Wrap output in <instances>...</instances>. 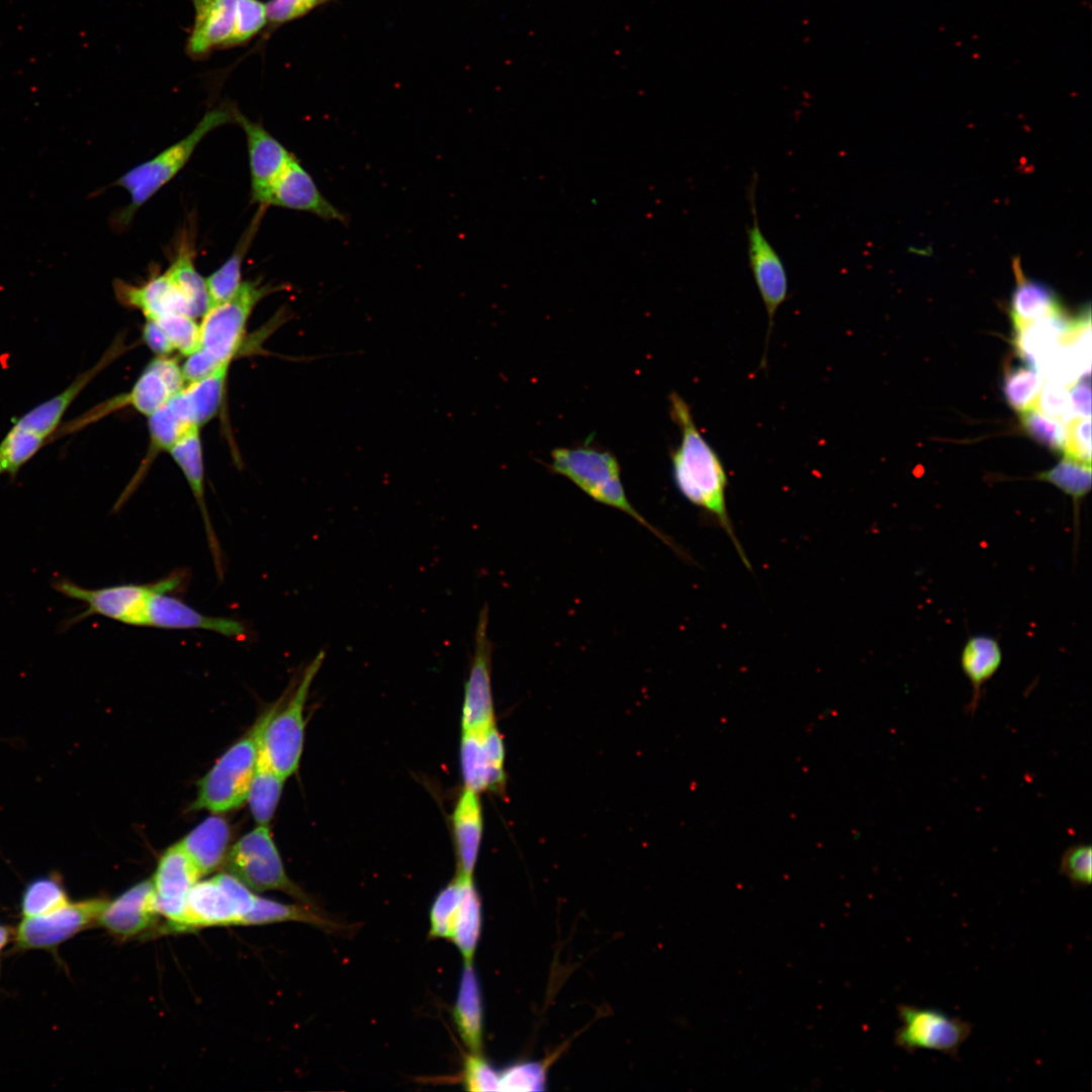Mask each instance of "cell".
I'll return each mask as SVG.
<instances>
[{
	"label": "cell",
	"mask_w": 1092,
	"mask_h": 1092,
	"mask_svg": "<svg viewBox=\"0 0 1092 1092\" xmlns=\"http://www.w3.org/2000/svg\"><path fill=\"white\" fill-rule=\"evenodd\" d=\"M669 413L680 432V442L670 452L671 473L675 487L692 505L709 516L729 537L744 566L751 564L735 533L727 508L729 478L714 447L699 430L690 405L671 392Z\"/></svg>",
	"instance_id": "cell-1"
},
{
	"label": "cell",
	"mask_w": 1092,
	"mask_h": 1092,
	"mask_svg": "<svg viewBox=\"0 0 1092 1092\" xmlns=\"http://www.w3.org/2000/svg\"><path fill=\"white\" fill-rule=\"evenodd\" d=\"M550 469L572 481L594 500L617 509L659 538L679 556L687 557L668 536L651 525L630 503L621 480L616 456L590 444L559 447L551 451Z\"/></svg>",
	"instance_id": "cell-2"
},
{
	"label": "cell",
	"mask_w": 1092,
	"mask_h": 1092,
	"mask_svg": "<svg viewBox=\"0 0 1092 1092\" xmlns=\"http://www.w3.org/2000/svg\"><path fill=\"white\" fill-rule=\"evenodd\" d=\"M298 921L333 930L340 925L320 912L317 907L292 905L261 897L255 898L250 912L243 918L242 925H261L276 922Z\"/></svg>",
	"instance_id": "cell-34"
},
{
	"label": "cell",
	"mask_w": 1092,
	"mask_h": 1092,
	"mask_svg": "<svg viewBox=\"0 0 1092 1092\" xmlns=\"http://www.w3.org/2000/svg\"><path fill=\"white\" fill-rule=\"evenodd\" d=\"M1074 317L1064 308L1029 322L1015 331L1014 347L1023 362L1038 370L1072 328Z\"/></svg>",
	"instance_id": "cell-23"
},
{
	"label": "cell",
	"mask_w": 1092,
	"mask_h": 1092,
	"mask_svg": "<svg viewBox=\"0 0 1092 1092\" xmlns=\"http://www.w3.org/2000/svg\"><path fill=\"white\" fill-rule=\"evenodd\" d=\"M277 288L260 281L242 282L226 301L211 306L199 325V347L220 363L232 362L241 349L247 323L258 302Z\"/></svg>",
	"instance_id": "cell-8"
},
{
	"label": "cell",
	"mask_w": 1092,
	"mask_h": 1092,
	"mask_svg": "<svg viewBox=\"0 0 1092 1092\" xmlns=\"http://www.w3.org/2000/svg\"><path fill=\"white\" fill-rule=\"evenodd\" d=\"M230 365H220L210 375L182 389L194 425L201 427L217 415L225 393Z\"/></svg>",
	"instance_id": "cell-36"
},
{
	"label": "cell",
	"mask_w": 1092,
	"mask_h": 1092,
	"mask_svg": "<svg viewBox=\"0 0 1092 1092\" xmlns=\"http://www.w3.org/2000/svg\"><path fill=\"white\" fill-rule=\"evenodd\" d=\"M149 418L150 446L140 469L117 499V511L129 498L141 480L146 475L156 456L162 451H169L180 436L191 426L185 423L169 405L168 401Z\"/></svg>",
	"instance_id": "cell-29"
},
{
	"label": "cell",
	"mask_w": 1092,
	"mask_h": 1092,
	"mask_svg": "<svg viewBox=\"0 0 1092 1092\" xmlns=\"http://www.w3.org/2000/svg\"><path fill=\"white\" fill-rule=\"evenodd\" d=\"M107 901L103 898L69 901L48 913L23 917L13 932L16 949L56 951L60 944L96 924Z\"/></svg>",
	"instance_id": "cell-10"
},
{
	"label": "cell",
	"mask_w": 1092,
	"mask_h": 1092,
	"mask_svg": "<svg viewBox=\"0 0 1092 1092\" xmlns=\"http://www.w3.org/2000/svg\"><path fill=\"white\" fill-rule=\"evenodd\" d=\"M323 0H270L267 4V19L271 23H282L299 17Z\"/></svg>",
	"instance_id": "cell-52"
},
{
	"label": "cell",
	"mask_w": 1092,
	"mask_h": 1092,
	"mask_svg": "<svg viewBox=\"0 0 1092 1092\" xmlns=\"http://www.w3.org/2000/svg\"><path fill=\"white\" fill-rule=\"evenodd\" d=\"M1014 269L1017 283L1010 301L1013 329L1062 308L1057 295L1048 285L1025 278L1018 265H1014Z\"/></svg>",
	"instance_id": "cell-32"
},
{
	"label": "cell",
	"mask_w": 1092,
	"mask_h": 1092,
	"mask_svg": "<svg viewBox=\"0 0 1092 1092\" xmlns=\"http://www.w3.org/2000/svg\"><path fill=\"white\" fill-rule=\"evenodd\" d=\"M489 610L479 612L474 634L473 653L465 684L461 716L463 732L482 733L493 726V701L490 684L492 643L488 636Z\"/></svg>",
	"instance_id": "cell-12"
},
{
	"label": "cell",
	"mask_w": 1092,
	"mask_h": 1092,
	"mask_svg": "<svg viewBox=\"0 0 1092 1092\" xmlns=\"http://www.w3.org/2000/svg\"><path fill=\"white\" fill-rule=\"evenodd\" d=\"M242 915L214 878L196 882L186 899L185 930L214 925H238Z\"/></svg>",
	"instance_id": "cell-24"
},
{
	"label": "cell",
	"mask_w": 1092,
	"mask_h": 1092,
	"mask_svg": "<svg viewBox=\"0 0 1092 1092\" xmlns=\"http://www.w3.org/2000/svg\"><path fill=\"white\" fill-rule=\"evenodd\" d=\"M168 452L183 472L199 507L216 572L221 578L223 571L220 549L211 526L204 497V465L200 427L191 426L180 436Z\"/></svg>",
	"instance_id": "cell-20"
},
{
	"label": "cell",
	"mask_w": 1092,
	"mask_h": 1092,
	"mask_svg": "<svg viewBox=\"0 0 1092 1092\" xmlns=\"http://www.w3.org/2000/svg\"><path fill=\"white\" fill-rule=\"evenodd\" d=\"M265 206L304 211L325 220H337L344 224L349 220L343 211L322 194L312 177L294 155L273 184Z\"/></svg>",
	"instance_id": "cell-15"
},
{
	"label": "cell",
	"mask_w": 1092,
	"mask_h": 1092,
	"mask_svg": "<svg viewBox=\"0 0 1092 1092\" xmlns=\"http://www.w3.org/2000/svg\"><path fill=\"white\" fill-rule=\"evenodd\" d=\"M118 350L120 347L114 344L92 368L80 373L62 392L17 418L14 424L33 431L50 441L60 428L63 416L72 402L89 382L115 359Z\"/></svg>",
	"instance_id": "cell-22"
},
{
	"label": "cell",
	"mask_w": 1092,
	"mask_h": 1092,
	"mask_svg": "<svg viewBox=\"0 0 1092 1092\" xmlns=\"http://www.w3.org/2000/svg\"><path fill=\"white\" fill-rule=\"evenodd\" d=\"M1090 844H1074L1062 854L1060 874L1065 876L1074 888H1086L1091 884L1092 855Z\"/></svg>",
	"instance_id": "cell-47"
},
{
	"label": "cell",
	"mask_w": 1092,
	"mask_h": 1092,
	"mask_svg": "<svg viewBox=\"0 0 1092 1092\" xmlns=\"http://www.w3.org/2000/svg\"><path fill=\"white\" fill-rule=\"evenodd\" d=\"M154 321L166 333L174 349L181 354L187 356L199 347L200 328L193 316L174 312L161 315Z\"/></svg>",
	"instance_id": "cell-45"
},
{
	"label": "cell",
	"mask_w": 1092,
	"mask_h": 1092,
	"mask_svg": "<svg viewBox=\"0 0 1092 1092\" xmlns=\"http://www.w3.org/2000/svg\"><path fill=\"white\" fill-rule=\"evenodd\" d=\"M285 780L259 752L246 801L257 825L267 826L272 820Z\"/></svg>",
	"instance_id": "cell-33"
},
{
	"label": "cell",
	"mask_w": 1092,
	"mask_h": 1092,
	"mask_svg": "<svg viewBox=\"0 0 1092 1092\" xmlns=\"http://www.w3.org/2000/svg\"><path fill=\"white\" fill-rule=\"evenodd\" d=\"M1066 425L1064 457L1091 465V419L1077 418Z\"/></svg>",
	"instance_id": "cell-50"
},
{
	"label": "cell",
	"mask_w": 1092,
	"mask_h": 1092,
	"mask_svg": "<svg viewBox=\"0 0 1092 1092\" xmlns=\"http://www.w3.org/2000/svg\"><path fill=\"white\" fill-rule=\"evenodd\" d=\"M48 441L43 436L14 424L0 442V475L7 473L15 477Z\"/></svg>",
	"instance_id": "cell-40"
},
{
	"label": "cell",
	"mask_w": 1092,
	"mask_h": 1092,
	"mask_svg": "<svg viewBox=\"0 0 1092 1092\" xmlns=\"http://www.w3.org/2000/svg\"><path fill=\"white\" fill-rule=\"evenodd\" d=\"M185 577L184 573L175 572L153 583H124L100 588H85L62 577L54 580L52 586L65 597L85 605V610L69 621L70 625L99 615L123 624L145 626L150 596L161 588H179L185 582Z\"/></svg>",
	"instance_id": "cell-6"
},
{
	"label": "cell",
	"mask_w": 1092,
	"mask_h": 1092,
	"mask_svg": "<svg viewBox=\"0 0 1092 1092\" xmlns=\"http://www.w3.org/2000/svg\"><path fill=\"white\" fill-rule=\"evenodd\" d=\"M69 901L62 877L58 873H52L39 876L25 885L20 898V910L23 917L37 916Z\"/></svg>",
	"instance_id": "cell-38"
},
{
	"label": "cell",
	"mask_w": 1092,
	"mask_h": 1092,
	"mask_svg": "<svg viewBox=\"0 0 1092 1092\" xmlns=\"http://www.w3.org/2000/svg\"><path fill=\"white\" fill-rule=\"evenodd\" d=\"M462 1075L466 1090L499 1091V1072L489 1064L481 1052H471L466 1056Z\"/></svg>",
	"instance_id": "cell-48"
},
{
	"label": "cell",
	"mask_w": 1092,
	"mask_h": 1092,
	"mask_svg": "<svg viewBox=\"0 0 1092 1092\" xmlns=\"http://www.w3.org/2000/svg\"><path fill=\"white\" fill-rule=\"evenodd\" d=\"M1020 425L1026 435L1055 452H1064L1067 442V425L1051 418L1038 408L1031 407L1020 413Z\"/></svg>",
	"instance_id": "cell-42"
},
{
	"label": "cell",
	"mask_w": 1092,
	"mask_h": 1092,
	"mask_svg": "<svg viewBox=\"0 0 1092 1092\" xmlns=\"http://www.w3.org/2000/svg\"><path fill=\"white\" fill-rule=\"evenodd\" d=\"M902 1025L895 1032V1043L908 1053L933 1050L952 1058L972 1032V1024L932 1008L898 1005Z\"/></svg>",
	"instance_id": "cell-11"
},
{
	"label": "cell",
	"mask_w": 1092,
	"mask_h": 1092,
	"mask_svg": "<svg viewBox=\"0 0 1092 1092\" xmlns=\"http://www.w3.org/2000/svg\"><path fill=\"white\" fill-rule=\"evenodd\" d=\"M230 838L229 823L218 814H213L192 829L178 844L202 876L223 864L230 848Z\"/></svg>",
	"instance_id": "cell-26"
},
{
	"label": "cell",
	"mask_w": 1092,
	"mask_h": 1092,
	"mask_svg": "<svg viewBox=\"0 0 1092 1092\" xmlns=\"http://www.w3.org/2000/svg\"><path fill=\"white\" fill-rule=\"evenodd\" d=\"M1071 410L1074 419L1091 418L1090 374L1080 377L1069 387Z\"/></svg>",
	"instance_id": "cell-54"
},
{
	"label": "cell",
	"mask_w": 1092,
	"mask_h": 1092,
	"mask_svg": "<svg viewBox=\"0 0 1092 1092\" xmlns=\"http://www.w3.org/2000/svg\"><path fill=\"white\" fill-rule=\"evenodd\" d=\"M272 712L262 713L252 728L233 744L198 782L193 810L220 814L240 808L246 801L256 768L261 736Z\"/></svg>",
	"instance_id": "cell-4"
},
{
	"label": "cell",
	"mask_w": 1092,
	"mask_h": 1092,
	"mask_svg": "<svg viewBox=\"0 0 1092 1092\" xmlns=\"http://www.w3.org/2000/svg\"><path fill=\"white\" fill-rule=\"evenodd\" d=\"M1044 381L1041 373L1025 362L1009 366L1003 376L1004 398L1018 413L1034 407Z\"/></svg>",
	"instance_id": "cell-39"
},
{
	"label": "cell",
	"mask_w": 1092,
	"mask_h": 1092,
	"mask_svg": "<svg viewBox=\"0 0 1092 1092\" xmlns=\"http://www.w3.org/2000/svg\"><path fill=\"white\" fill-rule=\"evenodd\" d=\"M165 273L187 297L193 317L202 316L209 308L205 279L197 272L191 244L183 241Z\"/></svg>",
	"instance_id": "cell-37"
},
{
	"label": "cell",
	"mask_w": 1092,
	"mask_h": 1092,
	"mask_svg": "<svg viewBox=\"0 0 1092 1092\" xmlns=\"http://www.w3.org/2000/svg\"><path fill=\"white\" fill-rule=\"evenodd\" d=\"M151 880L135 884L107 901L97 923L115 938L128 939L151 929L158 920Z\"/></svg>",
	"instance_id": "cell-17"
},
{
	"label": "cell",
	"mask_w": 1092,
	"mask_h": 1092,
	"mask_svg": "<svg viewBox=\"0 0 1092 1092\" xmlns=\"http://www.w3.org/2000/svg\"><path fill=\"white\" fill-rule=\"evenodd\" d=\"M1035 407L1044 415L1068 424L1074 420L1071 410L1069 386L1056 381L1045 380L1041 387Z\"/></svg>",
	"instance_id": "cell-49"
},
{
	"label": "cell",
	"mask_w": 1092,
	"mask_h": 1092,
	"mask_svg": "<svg viewBox=\"0 0 1092 1092\" xmlns=\"http://www.w3.org/2000/svg\"><path fill=\"white\" fill-rule=\"evenodd\" d=\"M230 363V362H226ZM216 358L201 348H197L195 351L187 355L185 362L181 369L185 381L189 383L196 382L210 375L220 365Z\"/></svg>",
	"instance_id": "cell-53"
},
{
	"label": "cell",
	"mask_w": 1092,
	"mask_h": 1092,
	"mask_svg": "<svg viewBox=\"0 0 1092 1092\" xmlns=\"http://www.w3.org/2000/svg\"><path fill=\"white\" fill-rule=\"evenodd\" d=\"M265 210L266 208L260 206L259 211L238 242L233 254L218 269L205 278L209 307L226 301L239 290L242 284V264L259 229Z\"/></svg>",
	"instance_id": "cell-31"
},
{
	"label": "cell",
	"mask_w": 1092,
	"mask_h": 1092,
	"mask_svg": "<svg viewBox=\"0 0 1092 1092\" xmlns=\"http://www.w3.org/2000/svg\"><path fill=\"white\" fill-rule=\"evenodd\" d=\"M453 1020L465 1045L471 1052H481L483 1043V1008L479 980L472 963H464Z\"/></svg>",
	"instance_id": "cell-28"
},
{
	"label": "cell",
	"mask_w": 1092,
	"mask_h": 1092,
	"mask_svg": "<svg viewBox=\"0 0 1092 1092\" xmlns=\"http://www.w3.org/2000/svg\"><path fill=\"white\" fill-rule=\"evenodd\" d=\"M1034 479L1051 483L1072 498L1074 527L1078 539L1081 502L1092 485L1091 465L1063 456L1052 468L1036 473Z\"/></svg>",
	"instance_id": "cell-35"
},
{
	"label": "cell",
	"mask_w": 1092,
	"mask_h": 1092,
	"mask_svg": "<svg viewBox=\"0 0 1092 1092\" xmlns=\"http://www.w3.org/2000/svg\"><path fill=\"white\" fill-rule=\"evenodd\" d=\"M150 364L162 376L173 395L185 387L182 369L175 359L168 356H158Z\"/></svg>",
	"instance_id": "cell-55"
},
{
	"label": "cell",
	"mask_w": 1092,
	"mask_h": 1092,
	"mask_svg": "<svg viewBox=\"0 0 1092 1092\" xmlns=\"http://www.w3.org/2000/svg\"><path fill=\"white\" fill-rule=\"evenodd\" d=\"M235 122L242 126L246 134L252 201L266 208L269 192L293 154L260 122L250 120L238 110H235Z\"/></svg>",
	"instance_id": "cell-14"
},
{
	"label": "cell",
	"mask_w": 1092,
	"mask_h": 1092,
	"mask_svg": "<svg viewBox=\"0 0 1092 1092\" xmlns=\"http://www.w3.org/2000/svg\"><path fill=\"white\" fill-rule=\"evenodd\" d=\"M452 828L457 874L472 877L482 835V813L477 793L463 789L453 810Z\"/></svg>",
	"instance_id": "cell-25"
},
{
	"label": "cell",
	"mask_w": 1092,
	"mask_h": 1092,
	"mask_svg": "<svg viewBox=\"0 0 1092 1092\" xmlns=\"http://www.w3.org/2000/svg\"><path fill=\"white\" fill-rule=\"evenodd\" d=\"M756 183L757 175L754 172L747 186L751 223L746 228V239L749 268L767 315L766 344L761 362L764 365L775 316L788 298L789 280L781 256L760 228L756 211Z\"/></svg>",
	"instance_id": "cell-9"
},
{
	"label": "cell",
	"mask_w": 1092,
	"mask_h": 1092,
	"mask_svg": "<svg viewBox=\"0 0 1092 1092\" xmlns=\"http://www.w3.org/2000/svg\"><path fill=\"white\" fill-rule=\"evenodd\" d=\"M482 742L490 767V790L504 784V744L494 725L481 733Z\"/></svg>",
	"instance_id": "cell-51"
},
{
	"label": "cell",
	"mask_w": 1092,
	"mask_h": 1092,
	"mask_svg": "<svg viewBox=\"0 0 1092 1092\" xmlns=\"http://www.w3.org/2000/svg\"><path fill=\"white\" fill-rule=\"evenodd\" d=\"M1003 652L999 641L987 634L970 636L961 653L963 672L972 687V699L968 712L976 713L982 697V689L998 671L1002 664Z\"/></svg>",
	"instance_id": "cell-27"
},
{
	"label": "cell",
	"mask_w": 1092,
	"mask_h": 1092,
	"mask_svg": "<svg viewBox=\"0 0 1092 1092\" xmlns=\"http://www.w3.org/2000/svg\"><path fill=\"white\" fill-rule=\"evenodd\" d=\"M268 21L266 4L260 0H238L230 47L241 44L258 33Z\"/></svg>",
	"instance_id": "cell-46"
},
{
	"label": "cell",
	"mask_w": 1092,
	"mask_h": 1092,
	"mask_svg": "<svg viewBox=\"0 0 1092 1092\" xmlns=\"http://www.w3.org/2000/svg\"><path fill=\"white\" fill-rule=\"evenodd\" d=\"M238 0H192L194 24L187 53L201 58L215 48H228L235 28Z\"/></svg>",
	"instance_id": "cell-21"
},
{
	"label": "cell",
	"mask_w": 1092,
	"mask_h": 1092,
	"mask_svg": "<svg viewBox=\"0 0 1092 1092\" xmlns=\"http://www.w3.org/2000/svg\"><path fill=\"white\" fill-rule=\"evenodd\" d=\"M142 336L148 348L157 356H168L175 350L166 333L154 320L146 318Z\"/></svg>",
	"instance_id": "cell-56"
},
{
	"label": "cell",
	"mask_w": 1092,
	"mask_h": 1092,
	"mask_svg": "<svg viewBox=\"0 0 1092 1092\" xmlns=\"http://www.w3.org/2000/svg\"><path fill=\"white\" fill-rule=\"evenodd\" d=\"M231 121H235L234 108H214L186 136L119 177L113 185L125 189L130 201L114 216L113 226L119 230L125 228L140 207L184 168L207 133Z\"/></svg>",
	"instance_id": "cell-3"
},
{
	"label": "cell",
	"mask_w": 1092,
	"mask_h": 1092,
	"mask_svg": "<svg viewBox=\"0 0 1092 1092\" xmlns=\"http://www.w3.org/2000/svg\"><path fill=\"white\" fill-rule=\"evenodd\" d=\"M200 877L178 842L161 855L152 883L155 907L168 920V930H185L187 895Z\"/></svg>",
	"instance_id": "cell-13"
},
{
	"label": "cell",
	"mask_w": 1092,
	"mask_h": 1092,
	"mask_svg": "<svg viewBox=\"0 0 1092 1092\" xmlns=\"http://www.w3.org/2000/svg\"><path fill=\"white\" fill-rule=\"evenodd\" d=\"M13 936V931L10 927L0 924V956L10 938Z\"/></svg>",
	"instance_id": "cell-57"
},
{
	"label": "cell",
	"mask_w": 1092,
	"mask_h": 1092,
	"mask_svg": "<svg viewBox=\"0 0 1092 1092\" xmlns=\"http://www.w3.org/2000/svg\"><path fill=\"white\" fill-rule=\"evenodd\" d=\"M460 760L464 789L477 794L490 790V767L481 733L462 731Z\"/></svg>",
	"instance_id": "cell-41"
},
{
	"label": "cell",
	"mask_w": 1092,
	"mask_h": 1092,
	"mask_svg": "<svg viewBox=\"0 0 1092 1092\" xmlns=\"http://www.w3.org/2000/svg\"><path fill=\"white\" fill-rule=\"evenodd\" d=\"M547 1065L520 1062L499 1071V1091H541L545 1089Z\"/></svg>",
	"instance_id": "cell-44"
},
{
	"label": "cell",
	"mask_w": 1092,
	"mask_h": 1092,
	"mask_svg": "<svg viewBox=\"0 0 1092 1092\" xmlns=\"http://www.w3.org/2000/svg\"><path fill=\"white\" fill-rule=\"evenodd\" d=\"M222 866L248 888L281 891L301 904L314 906L313 900L288 878L266 825H258L233 844Z\"/></svg>",
	"instance_id": "cell-7"
},
{
	"label": "cell",
	"mask_w": 1092,
	"mask_h": 1092,
	"mask_svg": "<svg viewBox=\"0 0 1092 1092\" xmlns=\"http://www.w3.org/2000/svg\"><path fill=\"white\" fill-rule=\"evenodd\" d=\"M481 917V902L472 877L462 876L461 897L453 915L448 939L459 949L464 963H472L480 937Z\"/></svg>",
	"instance_id": "cell-30"
},
{
	"label": "cell",
	"mask_w": 1092,
	"mask_h": 1092,
	"mask_svg": "<svg viewBox=\"0 0 1092 1092\" xmlns=\"http://www.w3.org/2000/svg\"><path fill=\"white\" fill-rule=\"evenodd\" d=\"M113 288L121 304L141 310L146 318L174 312L193 316L187 297L165 272L153 275L141 285L115 280Z\"/></svg>",
	"instance_id": "cell-19"
},
{
	"label": "cell",
	"mask_w": 1092,
	"mask_h": 1092,
	"mask_svg": "<svg viewBox=\"0 0 1092 1092\" xmlns=\"http://www.w3.org/2000/svg\"><path fill=\"white\" fill-rule=\"evenodd\" d=\"M462 892V876L456 875L436 896L430 909L431 938H449L453 915Z\"/></svg>",
	"instance_id": "cell-43"
},
{
	"label": "cell",
	"mask_w": 1092,
	"mask_h": 1092,
	"mask_svg": "<svg viewBox=\"0 0 1092 1092\" xmlns=\"http://www.w3.org/2000/svg\"><path fill=\"white\" fill-rule=\"evenodd\" d=\"M169 588L154 592L147 603L145 626L163 629H203L226 637L245 635V625L236 619L204 615L175 597Z\"/></svg>",
	"instance_id": "cell-16"
},
{
	"label": "cell",
	"mask_w": 1092,
	"mask_h": 1092,
	"mask_svg": "<svg viewBox=\"0 0 1092 1092\" xmlns=\"http://www.w3.org/2000/svg\"><path fill=\"white\" fill-rule=\"evenodd\" d=\"M325 656V651L321 650L305 667L291 694L272 705L261 736L260 754L285 779L297 770L300 762L305 729L303 711Z\"/></svg>",
	"instance_id": "cell-5"
},
{
	"label": "cell",
	"mask_w": 1092,
	"mask_h": 1092,
	"mask_svg": "<svg viewBox=\"0 0 1092 1092\" xmlns=\"http://www.w3.org/2000/svg\"><path fill=\"white\" fill-rule=\"evenodd\" d=\"M172 395L162 376L149 363L130 391L105 400L76 420L63 425L61 431L64 436L73 433L124 406H131L139 413L150 417L161 408Z\"/></svg>",
	"instance_id": "cell-18"
}]
</instances>
